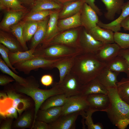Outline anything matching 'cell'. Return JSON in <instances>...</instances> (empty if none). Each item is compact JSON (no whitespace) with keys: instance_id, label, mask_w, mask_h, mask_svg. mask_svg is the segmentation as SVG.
Returning <instances> with one entry per match:
<instances>
[{"instance_id":"cell-1","label":"cell","mask_w":129,"mask_h":129,"mask_svg":"<svg viewBox=\"0 0 129 129\" xmlns=\"http://www.w3.org/2000/svg\"><path fill=\"white\" fill-rule=\"evenodd\" d=\"M106 64L95 54L82 52L75 56L70 72L76 75L83 85L96 78Z\"/></svg>"},{"instance_id":"cell-2","label":"cell","mask_w":129,"mask_h":129,"mask_svg":"<svg viewBox=\"0 0 129 129\" xmlns=\"http://www.w3.org/2000/svg\"><path fill=\"white\" fill-rule=\"evenodd\" d=\"M26 78L27 83L25 85H21L15 82L12 86L16 92L26 94L33 100L35 114L33 124L35 121L38 110L47 99L54 95L64 93L59 87L58 83L53 84L52 88L50 89H43L39 88L38 81L33 76L31 75Z\"/></svg>"},{"instance_id":"cell-3","label":"cell","mask_w":129,"mask_h":129,"mask_svg":"<svg viewBox=\"0 0 129 129\" xmlns=\"http://www.w3.org/2000/svg\"><path fill=\"white\" fill-rule=\"evenodd\" d=\"M107 88L110 104L105 112L113 125L121 129H125L129 124V104L119 97L117 87Z\"/></svg>"},{"instance_id":"cell-4","label":"cell","mask_w":129,"mask_h":129,"mask_svg":"<svg viewBox=\"0 0 129 129\" xmlns=\"http://www.w3.org/2000/svg\"><path fill=\"white\" fill-rule=\"evenodd\" d=\"M82 52L81 48L56 44L44 48H36L33 54L35 57L53 60L73 56Z\"/></svg>"},{"instance_id":"cell-5","label":"cell","mask_w":129,"mask_h":129,"mask_svg":"<svg viewBox=\"0 0 129 129\" xmlns=\"http://www.w3.org/2000/svg\"><path fill=\"white\" fill-rule=\"evenodd\" d=\"M64 58L50 60L35 57L31 59L16 63L13 66L19 71L28 75L31 71L39 68L50 70L55 68L56 63Z\"/></svg>"},{"instance_id":"cell-6","label":"cell","mask_w":129,"mask_h":129,"mask_svg":"<svg viewBox=\"0 0 129 129\" xmlns=\"http://www.w3.org/2000/svg\"><path fill=\"white\" fill-rule=\"evenodd\" d=\"M5 88L8 98L11 99L12 106L17 110L19 116L24 111L35 107L34 102L30 97L18 93L14 89L12 85Z\"/></svg>"},{"instance_id":"cell-7","label":"cell","mask_w":129,"mask_h":129,"mask_svg":"<svg viewBox=\"0 0 129 129\" xmlns=\"http://www.w3.org/2000/svg\"><path fill=\"white\" fill-rule=\"evenodd\" d=\"M81 31L72 29L61 32L54 37L44 48L58 44L81 49L80 43Z\"/></svg>"},{"instance_id":"cell-8","label":"cell","mask_w":129,"mask_h":129,"mask_svg":"<svg viewBox=\"0 0 129 129\" xmlns=\"http://www.w3.org/2000/svg\"><path fill=\"white\" fill-rule=\"evenodd\" d=\"M58 84L67 97L81 94L83 85L78 77L70 72L65 76L60 84Z\"/></svg>"},{"instance_id":"cell-9","label":"cell","mask_w":129,"mask_h":129,"mask_svg":"<svg viewBox=\"0 0 129 129\" xmlns=\"http://www.w3.org/2000/svg\"><path fill=\"white\" fill-rule=\"evenodd\" d=\"M89 108V104L86 97L77 95L68 98L65 104L63 106L61 115H65L77 112H86Z\"/></svg>"},{"instance_id":"cell-10","label":"cell","mask_w":129,"mask_h":129,"mask_svg":"<svg viewBox=\"0 0 129 129\" xmlns=\"http://www.w3.org/2000/svg\"><path fill=\"white\" fill-rule=\"evenodd\" d=\"M80 43L83 53L95 55L105 44L95 39L84 28L81 31Z\"/></svg>"},{"instance_id":"cell-11","label":"cell","mask_w":129,"mask_h":129,"mask_svg":"<svg viewBox=\"0 0 129 129\" xmlns=\"http://www.w3.org/2000/svg\"><path fill=\"white\" fill-rule=\"evenodd\" d=\"M96 12L85 2L81 10L80 20L82 26L88 31L97 25L99 20Z\"/></svg>"},{"instance_id":"cell-12","label":"cell","mask_w":129,"mask_h":129,"mask_svg":"<svg viewBox=\"0 0 129 129\" xmlns=\"http://www.w3.org/2000/svg\"><path fill=\"white\" fill-rule=\"evenodd\" d=\"M55 10L49 16L46 33L41 43L42 48L45 47L54 37L59 34L57 26L59 13L61 9Z\"/></svg>"},{"instance_id":"cell-13","label":"cell","mask_w":129,"mask_h":129,"mask_svg":"<svg viewBox=\"0 0 129 129\" xmlns=\"http://www.w3.org/2000/svg\"><path fill=\"white\" fill-rule=\"evenodd\" d=\"M121 49L115 42L105 44L95 55L99 60L106 64L118 55Z\"/></svg>"},{"instance_id":"cell-14","label":"cell","mask_w":129,"mask_h":129,"mask_svg":"<svg viewBox=\"0 0 129 129\" xmlns=\"http://www.w3.org/2000/svg\"><path fill=\"white\" fill-rule=\"evenodd\" d=\"M89 107L96 111L105 112L109 107L110 100L108 94L97 93L89 95L86 96Z\"/></svg>"},{"instance_id":"cell-15","label":"cell","mask_w":129,"mask_h":129,"mask_svg":"<svg viewBox=\"0 0 129 129\" xmlns=\"http://www.w3.org/2000/svg\"><path fill=\"white\" fill-rule=\"evenodd\" d=\"M80 112L61 115L56 120L49 124L50 129H73L75 128V123Z\"/></svg>"},{"instance_id":"cell-16","label":"cell","mask_w":129,"mask_h":129,"mask_svg":"<svg viewBox=\"0 0 129 129\" xmlns=\"http://www.w3.org/2000/svg\"><path fill=\"white\" fill-rule=\"evenodd\" d=\"M26 10L6 11L0 24L1 30L10 32V27L20 22L25 16Z\"/></svg>"},{"instance_id":"cell-17","label":"cell","mask_w":129,"mask_h":129,"mask_svg":"<svg viewBox=\"0 0 129 129\" xmlns=\"http://www.w3.org/2000/svg\"><path fill=\"white\" fill-rule=\"evenodd\" d=\"M35 114V107L24 111L13 121L12 129H31L34 119Z\"/></svg>"},{"instance_id":"cell-18","label":"cell","mask_w":129,"mask_h":129,"mask_svg":"<svg viewBox=\"0 0 129 129\" xmlns=\"http://www.w3.org/2000/svg\"><path fill=\"white\" fill-rule=\"evenodd\" d=\"M129 15V3L128 1L125 3L122 8L121 14L117 19L108 23H105L99 21L97 25L100 27L109 29L114 32L121 30L122 22Z\"/></svg>"},{"instance_id":"cell-19","label":"cell","mask_w":129,"mask_h":129,"mask_svg":"<svg viewBox=\"0 0 129 129\" xmlns=\"http://www.w3.org/2000/svg\"><path fill=\"white\" fill-rule=\"evenodd\" d=\"M62 109L63 106L51 107L43 110L39 109L36 120L42 121L48 124L52 123L61 115Z\"/></svg>"},{"instance_id":"cell-20","label":"cell","mask_w":129,"mask_h":129,"mask_svg":"<svg viewBox=\"0 0 129 129\" xmlns=\"http://www.w3.org/2000/svg\"><path fill=\"white\" fill-rule=\"evenodd\" d=\"M87 31L95 39L104 43H114V33L111 30L102 28L97 25Z\"/></svg>"},{"instance_id":"cell-21","label":"cell","mask_w":129,"mask_h":129,"mask_svg":"<svg viewBox=\"0 0 129 129\" xmlns=\"http://www.w3.org/2000/svg\"><path fill=\"white\" fill-rule=\"evenodd\" d=\"M85 2L84 0H78L64 4L59 13V19H64L75 15L81 11Z\"/></svg>"},{"instance_id":"cell-22","label":"cell","mask_w":129,"mask_h":129,"mask_svg":"<svg viewBox=\"0 0 129 129\" xmlns=\"http://www.w3.org/2000/svg\"><path fill=\"white\" fill-rule=\"evenodd\" d=\"M0 43L7 48L10 52L25 51L20 43L14 36L1 30Z\"/></svg>"},{"instance_id":"cell-23","label":"cell","mask_w":129,"mask_h":129,"mask_svg":"<svg viewBox=\"0 0 129 129\" xmlns=\"http://www.w3.org/2000/svg\"><path fill=\"white\" fill-rule=\"evenodd\" d=\"M97 93L108 94V91L107 88L100 83L97 78L82 85L81 96L86 97Z\"/></svg>"},{"instance_id":"cell-24","label":"cell","mask_w":129,"mask_h":129,"mask_svg":"<svg viewBox=\"0 0 129 129\" xmlns=\"http://www.w3.org/2000/svg\"><path fill=\"white\" fill-rule=\"evenodd\" d=\"M119 73L113 71L106 66L97 77L106 87H116L117 77Z\"/></svg>"},{"instance_id":"cell-25","label":"cell","mask_w":129,"mask_h":129,"mask_svg":"<svg viewBox=\"0 0 129 129\" xmlns=\"http://www.w3.org/2000/svg\"><path fill=\"white\" fill-rule=\"evenodd\" d=\"M105 6L107 12L105 13V17L109 20H113L116 13L122 11L124 3V0H101Z\"/></svg>"},{"instance_id":"cell-26","label":"cell","mask_w":129,"mask_h":129,"mask_svg":"<svg viewBox=\"0 0 129 129\" xmlns=\"http://www.w3.org/2000/svg\"><path fill=\"white\" fill-rule=\"evenodd\" d=\"M29 13L39 11L60 9L63 5L55 0H35Z\"/></svg>"},{"instance_id":"cell-27","label":"cell","mask_w":129,"mask_h":129,"mask_svg":"<svg viewBox=\"0 0 129 129\" xmlns=\"http://www.w3.org/2000/svg\"><path fill=\"white\" fill-rule=\"evenodd\" d=\"M81 11L70 17L58 20L57 26L60 32L82 26L80 20Z\"/></svg>"},{"instance_id":"cell-28","label":"cell","mask_w":129,"mask_h":129,"mask_svg":"<svg viewBox=\"0 0 129 129\" xmlns=\"http://www.w3.org/2000/svg\"><path fill=\"white\" fill-rule=\"evenodd\" d=\"M76 55L64 58L58 61L55 64V68H57L59 72V84L62 82L65 76L70 72Z\"/></svg>"},{"instance_id":"cell-29","label":"cell","mask_w":129,"mask_h":129,"mask_svg":"<svg viewBox=\"0 0 129 129\" xmlns=\"http://www.w3.org/2000/svg\"><path fill=\"white\" fill-rule=\"evenodd\" d=\"M49 16L40 21L38 28L31 39L30 49H35L40 43H41L45 36Z\"/></svg>"},{"instance_id":"cell-30","label":"cell","mask_w":129,"mask_h":129,"mask_svg":"<svg viewBox=\"0 0 129 129\" xmlns=\"http://www.w3.org/2000/svg\"><path fill=\"white\" fill-rule=\"evenodd\" d=\"M68 98L64 94L51 96L43 102L39 109L43 110L51 107L63 106L67 101Z\"/></svg>"},{"instance_id":"cell-31","label":"cell","mask_w":129,"mask_h":129,"mask_svg":"<svg viewBox=\"0 0 129 129\" xmlns=\"http://www.w3.org/2000/svg\"><path fill=\"white\" fill-rule=\"evenodd\" d=\"M35 49L32 48L27 51L12 52H10L8 55L11 64L13 66L17 63L32 59L35 57L33 54Z\"/></svg>"},{"instance_id":"cell-32","label":"cell","mask_w":129,"mask_h":129,"mask_svg":"<svg viewBox=\"0 0 129 129\" xmlns=\"http://www.w3.org/2000/svg\"><path fill=\"white\" fill-rule=\"evenodd\" d=\"M106 67L113 71L119 73L123 72L126 74L129 70L128 66L125 60L118 55L106 64Z\"/></svg>"},{"instance_id":"cell-33","label":"cell","mask_w":129,"mask_h":129,"mask_svg":"<svg viewBox=\"0 0 129 129\" xmlns=\"http://www.w3.org/2000/svg\"><path fill=\"white\" fill-rule=\"evenodd\" d=\"M117 88L120 98L129 104V78H123L117 82Z\"/></svg>"},{"instance_id":"cell-34","label":"cell","mask_w":129,"mask_h":129,"mask_svg":"<svg viewBox=\"0 0 129 129\" xmlns=\"http://www.w3.org/2000/svg\"><path fill=\"white\" fill-rule=\"evenodd\" d=\"M24 22L22 20L12 26L10 27V32L19 42L24 51H26L28 49L23 36V27Z\"/></svg>"},{"instance_id":"cell-35","label":"cell","mask_w":129,"mask_h":129,"mask_svg":"<svg viewBox=\"0 0 129 129\" xmlns=\"http://www.w3.org/2000/svg\"><path fill=\"white\" fill-rule=\"evenodd\" d=\"M0 9L6 11L26 10L18 0H0Z\"/></svg>"},{"instance_id":"cell-36","label":"cell","mask_w":129,"mask_h":129,"mask_svg":"<svg viewBox=\"0 0 129 129\" xmlns=\"http://www.w3.org/2000/svg\"><path fill=\"white\" fill-rule=\"evenodd\" d=\"M23 27L24 39L27 42L31 39L38 28L40 21L24 22Z\"/></svg>"},{"instance_id":"cell-37","label":"cell","mask_w":129,"mask_h":129,"mask_svg":"<svg viewBox=\"0 0 129 129\" xmlns=\"http://www.w3.org/2000/svg\"><path fill=\"white\" fill-rule=\"evenodd\" d=\"M96 111L90 108L85 112H81L80 115L83 118L85 119V123L88 129H102L103 127L101 123H94L92 118V114Z\"/></svg>"},{"instance_id":"cell-38","label":"cell","mask_w":129,"mask_h":129,"mask_svg":"<svg viewBox=\"0 0 129 129\" xmlns=\"http://www.w3.org/2000/svg\"><path fill=\"white\" fill-rule=\"evenodd\" d=\"M54 11L52 10L39 11L33 13H28L22 19L24 22L40 21L43 20L49 16Z\"/></svg>"},{"instance_id":"cell-39","label":"cell","mask_w":129,"mask_h":129,"mask_svg":"<svg viewBox=\"0 0 129 129\" xmlns=\"http://www.w3.org/2000/svg\"><path fill=\"white\" fill-rule=\"evenodd\" d=\"M6 65L2 58L0 57V70L3 73L9 75L16 82L20 84L25 85L27 83L26 78L20 76L16 74Z\"/></svg>"},{"instance_id":"cell-40","label":"cell","mask_w":129,"mask_h":129,"mask_svg":"<svg viewBox=\"0 0 129 129\" xmlns=\"http://www.w3.org/2000/svg\"><path fill=\"white\" fill-rule=\"evenodd\" d=\"M114 42L117 43L121 49L129 48V33L118 32H114Z\"/></svg>"},{"instance_id":"cell-41","label":"cell","mask_w":129,"mask_h":129,"mask_svg":"<svg viewBox=\"0 0 129 129\" xmlns=\"http://www.w3.org/2000/svg\"><path fill=\"white\" fill-rule=\"evenodd\" d=\"M10 52L9 49L3 44H0V54L1 57L6 65L15 73L18 74L15 67L11 64L9 58L8 54Z\"/></svg>"},{"instance_id":"cell-42","label":"cell","mask_w":129,"mask_h":129,"mask_svg":"<svg viewBox=\"0 0 129 129\" xmlns=\"http://www.w3.org/2000/svg\"><path fill=\"white\" fill-rule=\"evenodd\" d=\"M18 114L17 109L11 105L6 108L3 112H0V116L4 119L7 118L16 119L18 117Z\"/></svg>"},{"instance_id":"cell-43","label":"cell","mask_w":129,"mask_h":129,"mask_svg":"<svg viewBox=\"0 0 129 129\" xmlns=\"http://www.w3.org/2000/svg\"><path fill=\"white\" fill-rule=\"evenodd\" d=\"M32 129H50L49 124L40 120H36L33 124Z\"/></svg>"},{"instance_id":"cell-44","label":"cell","mask_w":129,"mask_h":129,"mask_svg":"<svg viewBox=\"0 0 129 129\" xmlns=\"http://www.w3.org/2000/svg\"><path fill=\"white\" fill-rule=\"evenodd\" d=\"M53 78L50 74H45L41 78L40 81L44 86L47 87L52 85L53 84Z\"/></svg>"},{"instance_id":"cell-45","label":"cell","mask_w":129,"mask_h":129,"mask_svg":"<svg viewBox=\"0 0 129 129\" xmlns=\"http://www.w3.org/2000/svg\"><path fill=\"white\" fill-rule=\"evenodd\" d=\"M118 55L124 58L127 63L128 66L129 70L126 74L127 78H129V48L125 49H121Z\"/></svg>"},{"instance_id":"cell-46","label":"cell","mask_w":129,"mask_h":129,"mask_svg":"<svg viewBox=\"0 0 129 129\" xmlns=\"http://www.w3.org/2000/svg\"><path fill=\"white\" fill-rule=\"evenodd\" d=\"M15 81L12 78L4 75H0V85L1 86H5Z\"/></svg>"},{"instance_id":"cell-47","label":"cell","mask_w":129,"mask_h":129,"mask_svg":"<svg viewBox=\"0 0 129 129\" xmlns=\"http://www.w3.org/2000/svg\"><path fill=\"white\" fill-rule=\"evenodd\" d=\"M13 119L11 118L4 119V120L0 125V129H12Z\"/></svg>"},{"instance_id":"cell-48","label":"cell","mask_w":129,"mask_h":129,"mask_svg":"<svg viewBox=\"0 0 129 129\" xmlns=\"http://www.w3.org/2000/svg\"><path fill=\"white\" fill-rule=\"evenodd\" d=\"M85 2L90 6L99 16H101L102 13L101 10L95 3V0H84Z\"/></svg>"},{"instance_id":"cell-49","label":"cell","mask_w":129,"mask_h":129,"mask_svg":"<svg viewBox=\"0 0 129 129\" xmlns=\"http://www.w3.org/2000/svg\"><path fill=\"white\" fill-rule=\"evenodd\" d=\"M121 26L124 30L129 31V15L122 22Z\"/></svg>"},{"instance_id":"cell-50","label":"cell","mask_w":129,"mask_h":129,"mask_svg":"<svg viewBox=\"0 0 129 129\" xmlns=\"http://www.w3.org/2000/svg\"><path fill=\"white\" fill-rule=\"evenodd\" d=\"M0 102L3 101L8 98L5 92H1L0 93Z\"/></svg>"},{"instance_id":"cell-51","label":"cell","mask_w":129,"mask_h":129,"mask_svg":"<svg viewBox=\"0 0 129 129\" xmlns=\"http://www.w3.org/2000/svg\"><path fill=\"white\" fill-rule=\"evenodd\" d=\"M22 4H33L35 0H18Z\"/></svg>"},{"instance_id":"cell-52","label":"cell","mask_w":129,"mask_h":129,"mask_svg":"<svg viewBox=\"0 0 129 129\" xmlns=\"http://www.w3.org/2000/svg\"><path fill=\"white\" fill-rule=\"evenodd\" d=\"M63 5L64 4L69 2L75 1L78 0H55Z\"/></svg>"},{"instance_id":"cell-53","label":"cell","mask_w":129,"mask_h":129,"mask_svg":"<svg viewBox=\"0 0 129 129\" xmlns=\"http://www.w3.org/2000/svg\"><path fill=\"white\" fill-rule=\"evenodd\" d=\"M128 2H129V1H128Z\"/></svg>"}]
</instances>
